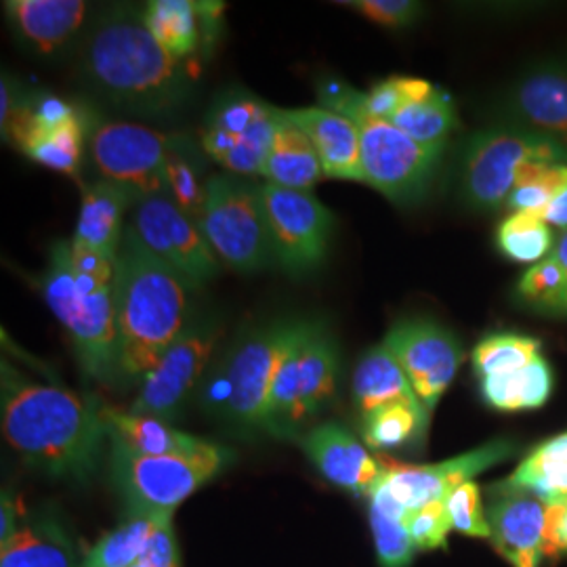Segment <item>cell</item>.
Returning <instances> with one entry per match:
<instances>
[{
  "instance_id": "47",
  "label": "cell",
  "mask_w": 567,
  "mask_h": 567,
  "mask_svg": "<svg viewBox=\"0 0 567 567\" xmlns=\"http://www.w3.org/2000/svg\"><path fill=\"white\" fill-rule=\"evenodd\" d=\"M20 511L18 501L11 494H2V508H0V545L9 543L20 529Z\"/></svg>"
},
{
  "instance_id": "10",
  "label": "cell",
  "mask_w": 567,
  "mask_h": 567,
  "mask_svg": "<svg viewBox=\"0 0 567 567\" xmlns=\"http://www.w3.org/2000/svg\"><path fill=\"white\" fill-rule=\"evenodd\" d=\"M173 135L137 122H89L86 147L100 182L121 187L137 204L166 194V154Z\"/></svg>"
},
{
  "instance_id": "20",
  "label": "cell",
  "mask_w": 567,
  "mask_h": 567,
  "mask_svg": "<svg viewBox=\"0 0 567 567\" xmlns=\"http://www.w3.org/2000/svg\"><path fill=\"white\" fill-rule=\"evenodd\" d=\"M301 447L330 484L343 487L353 496H370L383 475V465L341 423H322L309 429L301 437Z\"/></svg>"
},
{
  "instance_id": "11",
  "label": "cell",
  "mask_w": 567,
  "mask_h": 567,
  "mask_svg": "<svg viewBox=\"0 0 567 567\" xmlns=\"http://www.w3.org/2000/svg\"><path fill=\"white\" fill-rule=\"evenodd\" d=\"M221 339V324L204 313L192 316L182 334L142 379L140 393L128 412L173 421L203 381L210 358Z\"/></svg>"
},
{
  "instance_id": "4",
  "label": "cell",
  "mask_w": 567,
  "mask_h": 567,
  "mask_svg": "<svg viewBox=\"0 0 567 567\" xmlns=\"http://www.w3.org/2000/svg\"><path fill=\"white\" fill-rule=\"evenodd\" d=\"M116 264L60 240L42 274L44 303L70 334L82 370L102 383L116 381Z\"/></svg>"
},
{
  "instance_id": "33",
  "label": "cell",
  "mask_w": 567,
  "mask_h": 567,
  "mask_svg": "<svg viewBox=\"0 0 567 567\" xmlns=\"http://www.w3.org/2000/svg\"><path fill=\"white\" fill-rule=\"evenodd\" d=\"M208 177L204 175L203 158L194 143L173 135L166 154V194L196 224L203 217Z\"/></svg>"
},
{
  "instance_id": "24",
  "label": "cell",
  "mask_w": 567,
  "mask_h": 567,
  "mask_svg": "<svg viewBox=\"0 0 567 567\" xmlns=\"http://www.w3.org/2000/svg\"><path fill=\"white\" fill-rule=\"evenodd\" d=\"M221 13V2L152 0L143 9V20L168 53L183 61H194L219 28Z\"/></svg>"
},
{
  "instance_id": "8",
  "label": "cell",
  "mask_w": 567,
  "mask_h": 567,
  "mask_svg": "<svg viewBox=\"0 0 567 567\" xmlns=\"http://www.w3.org/2000/svg\"><path fill=\"white\" fill-rule=\"evenodd\" d=\"M198 225L219 264L229 269L255 274L274 264L264 183L231 173L210 175Z\"/></svg>"
},
{
  "instance_id": "40",
  "label": "cell",
  "mask_w": 567,
  "mask_h": 567,
  "mask_svg": "<svg viewBox=\"0 0 567 567\" xmlns=\"http://www.w3.org/2000/svg\"><path fill=\"white\" fill-rule=\"evenodd\" d=\"M515 292L519 303L526 305L527 309L547 316H559L566 295L561 267L548 255L545 261L527 269Z\"/></svg>"
},
{
  "instance_id": "46",
  "label": "cell",
  "mask_w": 567,
  "mask_h": 567,
  "mask_svg": "<svg viewBox=\"0 0 567 567\" xmlns=\"http://www.w3.org/2000/svg\"><path fill=\"white\" fill-rule=\"evenodd\" d=\"M567 553V505H548V559Z\"/></svg>"
},
{
  "instance_id": "13",
  "label": "cell",
  "mask_w": 567,
  "mask_h": 567,
  "mask_svg": "<svg viewBox=\"0 0 567 567\" xmlns=\"http://www.w3.org/2000/svg\"><path fill=\"white\" fill-rule=\"evenodd\" d=\"M265 213L274 264L301 278L324 264L334 234V215L311 192L264 183Z\"/></svg>"
},
{
  "instance_id": "7",
  "label": "cell",
  "mask_w": 567,
  "mask_h": 567,
  "mask_svg": "<svg viewBox=\"0 0 567 567\" xmlns=\"http://www.w3.org/2000/svg\"><path fill=\"white\" fill-rule=\"evenodd\" d=\"M527 164L567 166V147L508 124L475 133L458 168L463 203L482 213L505 208Z\"/></svg>"
},
{
  "instance_id": "30",
  "label": "cell",
  "mask_w": 567,
  "mask_h": 567,
  "mask_svg": "<svg viewBox=\"0 0 567 567\" xmlns=\"http://www.w3.org/2000/svg\"><path fill=\"white\" fill-rule=\"evenodd\" d=\"M501 484L529 492L545 505H567V433L536 447Z\"/></svg>"
},
{
  "instance_id": "9",
  "label": "cell",
  "mask_w": 567,
  "mask_h": 567,
  "mask_svg": "<svg viewBox=\"0 0 567 567\" xmlns=\"http://www.w3.org/2000/svg\"><path fill=\"white\" fill-rule=\"evenodd\" d=\"M112 475L131 511L171 515L194 492L213 482L231 461L227 447L208 442L203 450L177 456H143L110 440Z\"/></svg>"
},
{
  "instance_id": "19",
  "label": "cell",
  "mask_w": 567,
  "mask_h": 567,
  "mask_svg": "<svg viewBox=\"0 0 567 567\" xmlns=\"http://www.w3.org/2000/svg\"><path fill=\"white\" fill-rule=\"evenodd\" d=\"M505 124L567 147V60L538 63L508 89Z\"/></svg>"
},
{
  "instance_id": "14",
  "label": "cell",
  "mask_w": 567,
  "mask_h": 567,
  "mask_svg": "<svg viewBox=\"0 0 567 567\" xmlns=\"http://www.w3.org/2000/svg\"><path fill=\"white\" fill-rule=\"evenodd\" d=\"M86 135L89 122L81 110L51 93L23 97L2 131V140L20 147L32 163L65 175L79 173Z\"/></svg>"
},
{
  "instance_id": "43",
  "label": "cell",
  "mask_w": 567,
  "mask_h": 567,
  "mask_svg": "<svg viewBox=\"0 0 567 567\" xmlns=\"http://www.w3.org/2000/svg\"><path fill=\"white\" fill-rule=\"evenodd\" d=\"M344 4L353 7L365 20L393 30L408 28L423 16V4L414 0H353Z\"/></svg>"
},
{
  "instance_id": "16",
  "label": "cell",
  "mask_w": 567,
  "mask_h": 567,
  "mask_svg": "<svg viewBox=\"0 0 567 567\" xmlns=\"http://www.w3.org/2000/svg\"><path fill=\"white\" fill-rule=\"evenodd\" d=\"M383 343L426 410L433 412L465 360L458 337L431 318H408L393 324Z\"/></svg>"
},
{
  "instance_id": "39",
  "label": "cell",
  "mask_w": 567,
  "mask_h": 567,
  "mask_svg": "<svg viewBox=\"0 0 567 567\" xmlns=\"http://www.w3.org/2000/svg\"><path fill=\"white\" fill-rule=\"evenodd\" d=\"M567 185V166L564 164H527L515 192L507 200V210L543 215L548 204Z\"/></svg>"
},
{
  "instance_id": "6",
  "label": "cell",
  "mask_w": 567,
  "mask_h": 567,
  "mask_svg": "<svg viewBox=\"0 0 567 567\" xmlns=\"http://www.w3.org/2000/svg\"><path fill=\"white\" fill-rule=\"evenodd\" d=\"M322 107L334 110L355 122L360 131L364 183L395 204L423 200L435 182L444 150L414 142L393 122L368 116L358 105V89L341 81L322 82Z\"/></svg>"
},
{
  "instance_id": "37",
  "label": "cell",
  "mask_w": 567,
  "mask_h": 567,
  "mask_svg": "<svg viewBox=\"0 0 567 567\" xmlns=\"http://www.w3.org/2000/svg\"><path fill=\"white\" fill-rule=\"evenodd\" d=\"M496 243L501 252L517 264H540L553 252L555 229L532 213H513L498 227Z\"/></svg>"
},
{
  "instance_id": "32",
  "label": "cell",
  "mask_w": 567,
  "mask_h": 567,
  "mask_svg": "<svg viewBox=\"0 0 567 567\" xmlns=\"http://www.w3.org/2000/svg\"><path fill=\"white\" fill-rule=\"evenodd\" d=\"M164 517L171 515H154L145 511L126 508V517L118 526L102 536L95 547L91 548L79 567H133L143 548L150 543L156 526Z\"/></svg>"
},
{
  "instance_id": "38",
  "label": "cell",
  "mask_w": 567,
  "mask_h": 567,
  "mask_svg": "<svg viewBox=\"0 0 567 567\" xmlns=\"http://www.w3.org/2000/svg\"><path fill=\"white\" fill-rule=\"evenodd\" d=\"M543 343L524 334H489L473 349V368L482 379L503 377L536 362Z\"/></svg>"
},
{
  "instance_id": "22",
  "label": "cell",
  "mask_w": 567,
  "mask_h": 567,
  "mask_svg": "<svg viewBox=\"0 0 567 567\" xmlns=\"http://www.w3.org/2000/svg\"><path fill=\"white\" fill-rule=\"evenodd\" d=\"M13 32L42 58L60 55L91 16L84 0H9L2 4Z\"/></svg>"
},
{
  "instance_id": "12",
  "label": "cell",
  "mask_w": 567,
  "mask_h": 567,
  "mask_svg": "<svg viewBox=\"0 0 567 567\" xmlns=\"http://www.w3.org/2000/svg\"><path fill=\"white\" fill-rule=\"evenodd\" d=\"M276 128L278 107L250 93H225L206 114L200 143L225 173L255 177L261 175Z\"/></svg>"
},
{
  "instance_id": "21",
  "label": "cell",
  "mask_w": 567,
  "mask_h": 567,
  "mask_svg": "<svg viewBox=\"0 0 567 567\" xmlns=\"http://www.w3.org/2000/svg\"><path fill=\"white\" fill-rule=\"evenodd\" d=\"M339 370L341 351L332 330L322 320L307 318L297 343V433L334 400Z\"/></svg>"
},
{
  "instance_id": "23",
  "label": "cell",
  "mask_w": 567,
  "mask_h": 567,
  "mask_svg": "<svg viewBox=\"0 0 567 567\" xmlns=\"http://www.w3.org/2000/svg\"><path fill=\"white\" fill-rule=\"evenodd\" d=\"M284 114L309 137L322 163L326 177L364 183L360 131L355 122L322 105L288 107L284 110Z\"/></svg>"
},
{
  "instance_id": "26",
  "label": "cell",
  "mask_w": 567,
  "mask_h": 567,
  "mask_svg": "<svg viewBox=\"0 0 567 567\" xmlns=\"http://www.w3.org/2000/svg\"><path fill=\"white\" fill-rule=\"evenodd\" d=\"M351 391L360 416L393 404L426 410L414 386L410 385L402 365L393 358L385 343L374 344L360 358L353 372Z\"/></svg>"
},
{
  "instance_id": "34",
  "label": "cell",
  "mask_w": 567,
  "mask_h": 567,
  "mask_svg": "<svg viewBox=\"0 0 567 567\" xmlns=\"http://www.w3.org/2000/svg\"><path fill=\"white\" fill-rule=\"evenodd\" d=\"M389 122L402 128L414 142L442 150H446L450 137L461 128L456 105L446 91L440 89L425 102L405 103Z\"/></svg>"
},
{
  "instance_id": "41",
  "label": "cell",
  "mask_w": 567,
  "mask_h": 567,
  "mask_svg": "<svg viewBox=\"0 0 567 567\" xmlns=\"http://www.w3.org/2000/svg\"><path fill=\"white\" fill-rule=\"evenodd\" d=\"M404 524L410 534V540L419 550L446 548L447 534L454 529L447 513L446 501L408 511Z\"/></svg>"
},
{
  "instance_id": "49",
  "label": "cell",
  "mask_w": 567,
  "mask_h": 567,
  "mask_svg": "<svg viewBox=\"0 0 567 567\" xmlns=\"http://www.w3.org/2000/svg\"><path fill=\"white\" fill-rule=\"evenodd\" d=\"M553 229H561V234L567 231V185L548 204L547 210L540 215Z\"/></svg>"
},
{
  "instance_id": "31",
  "label": "cell",
  "mask_w": 567,
  "mask_h": 567,
  "mask_svg": "<svg viewBox=\"0 0 567 567\" xmlns=\"http://www.w3.org/2000/svg\"><path fill=\"white\" fill-rule=\"evenodd\" d=\"M487 405L503 412L536 410L545 405L553 393V370L545 358L503 377L480 381Z\"/></svg>"
},
{
  "instance_id": "27",
  "label": "cell",
  "mask_w": 567,
  "mask_h": 567,
  "mask_svg": "<svg viewBox=\"0 0 567 567\" xmlns=\"http://www.w3.org/2000/svg\"><path fill=\"white\" fill-rule=\"evenodd\" d=\"M259 177L265 183L299 192H311L326 177L309 137L286 118L282 107H278V128Z\"/></svg>"
},
{
  "instance_id": "35",
  "label": "cell",
  "mask_w": 567,
  "mask_h": 567,
  "mask_svg": "<svg viewBox=\"0 0 567 567\" xmlns=\"http://www.w3.org/2000/svg\"><path fill=\"white\" fill-rule=\"evenodd\" d=\"M370 529L381 567H408L414 559V543L405 529V511L381 487L370 492Z\"/></svg>"
},
{
  "instance_id": "44",
  "label": "cell",
  "mask_w": 567,
  "mask_h": 567,
  "mask_svg": "<svg viewBox=\"0 0 567 567\" xmlns=\"http://www.w3.org/2000/svg\"><path fill=\"white\" fill-rule=\"evenodd\" d=\"M358 105L372 118L391 121L405 105L402 76H391L368 91H358Z\"/></svg>"
},
{
  "instance_id": "48",
  "label": "cell",
  "mask_w": 567,
  "mask_h": 567,
  "mask_svg": "<svg viewBox=\"0 0 567 567\" xmlns=\"http://www.w3.org/2000/svg\"><path fill=\"white\" fill-rule=\"evenodd\" d=\"M0 97H2V103H0V128L4 131L7 128V124L11 121V116L16 114V110H18V105H20L21 100H23V91H21L20 86L16 84V81L11 79V76H2V89H0Z\"/></svg>"
},
{
  "instance_id": "50",
  "label": "cell",
  "mask_w": 567,
  "mask_h": 567,
  "mask_svg": "<svg viewBox=\"0 0 567 567\" xmlns=\"http://www.w3.org/2000/svg\"><path fill=\"white\" fill-rule=\"evenodd\" d=\"M550 257L557 261V265L561 267V274H564L566 295H564V305H561V313H559V316H566L567 318V231H564V234L557 238V244H555Z\"/></svg>"
},
{
  "instance_id": "2",
  "label": "cell",
  "mask_w": 567,
  "mask_h": 567,
  "mask_svg": "<svg viewBox=\"0 0 567 567\" xmlns=\"http://www.w3.org/2000/svg\"><path fill=\"white\" fill-rule=\"evenodd\" d=\"M86 81L116 110L163 118L194 93V63L168 53L147 30L142 11L110 9L95 21L82 53Z\"/></svg>"
},
{
  "instance_id": "28",
  "label": "cell",
  "mask_w": 567,
  "mask_h": 567,
  "mask_svg": "<svg viewBox=\"0 0 567 567\" xmlns=\"http://www.w3.org/2000/svg\"><path fill=\"white\" fill-rule=\"evenodd\" d=\"M102 419L112 442L143 456L192 454L208 444L206 440L173 429L161 419L133 414L112 405H103Z\"/></svg>"
},
{
  "instance_id": "18",
  "label": "cell",
  "mask_w": 567,
  "mask_h": 567,
  "mask_svg": "<svg viewBox=\"0 0 567 567\" xmlns=\"http://www.w3.org/2000/svg\"><path fill=\"white\" fill-rule=\"evenodd\" d=\"M489 540L513 567H538L548 559V505L524 489L489 487Z\"/></svg>"
},
{
  "instance_id": "36",
  "label": "cell",
  "mask_w": 567,
  "mask_h": 567,
  "mask_svg": "<svg viewBox=\"0 0 567 567\" xmlns=\"http://www.w3.org/2000/svg\"><path fill=\"white\" fill-rule=\"evenodd\" d=\"M431 412L412 405L393 404L362 416L365 446L374 450H400L425 437Z\"/></svg>"
},
{
  "instance_id": "45",
  "label": "cell",
  "mask_w": 567,
  "mask_h": 567,
  "mask_svg": "<svg viewBox=\"0 0 567 567\" xmlns=\"http://www.w3.org/2000/svg\"><path fill=\"white\" fill-rule=\"evenodd\" d=\"M140 567H179V550L173 532V517H164L137 561Z\"/></svg>"
},
{
  "instance_id": "3",
  "label": "cell",
  "mask_w": 567,
  "mask_h": 567,
  "mask_svg": "<svg viewBox=\"0 0 567 567\" xmlns=\"http://www.w3.org/2000/svg\"><path fill=\"white\" fill-rule=\"evenodd\" d=\"M116 381L143 379L192 320L194 286L126 225L116 257Z\"/></svg>"
},
{
  "instance_id": "15",
  "label": "cell",
  "mask_w": 567,
  "mask_h": 567,
  "mask_svg": "<svg viewBox=\"0 0 567 567\" xmlns=\"http://www.w3.org/2000/svg\"><path fill=\"white\" fill-rule=\"evenodd\" d=\"M142 243L194 288L215 280L221 264L200 225L187 217L168 194H156L135 204L133 224Z\"/></svg>"
},
{
  "instance_id": "17",
  "label": "cell",
  "mask_w": 567,
  "mask_h": 567,
  "mask_svg": "<svg viewBox=\"0 0 567 567\" xmlns=\"http://www.w3.org/2000/svg\"><path fill=\"white\" fill-rule=\"evenodd\" d=\"M519 452L513 440H492L461 456L435 465H389L377 482L405 511L442 503L458 486L473 482L487 468L511 461Z\"/></svg>"
},
{
  "instance_id": "25",
  "label": "cell",
  "mask_w": 567,
  "mask_h": 567,
  "mask_svg": "<svg viewBox=\"0 0 567 567\" xmlns=\"http://www.w3.org/2000/svg\"><path fill=\"white\" fill-rule=\"evenodd\" d=\"M133 198L112 183H89L82 192L81 213L72 246L81 252H91L116 264L122 238L126 231L124 213Z\"/></svg>"
},
{
  "instance_id": "29",
  "label": "cell",
  "mask_w": 567,
  "mask_h": 567,
  "mask_svg": "<svg viewBox=\"0 0 567 567\" xmlns=\"http://www.w3.org/2000/svg\"><path fill=\"white\" fill-rule=\"evenodd\" d=\"M0 567H79L76 550L49 515L23 519L18 534L0 545Z\"/></svg>"
},
{
  "instance_id": "1",
  "label": "cell",
  "mask_w": 567,
  "mask_h": 567,
  "mask_svg": "<svg viewBox=\"0 0 567 567\" xmlns=\"http://www.w3.org/2000/svg\"><path fill=\"white\" fill-rule=\"evenodd\" d=\"M2 433L21 458L60 480H89L110 440L102 408L58 385L23 377L7 360L0 368Z\"/></svg>"
},
{
  "instance_id": "51",
  "label": "cell",
  "mask_w": 567,
  "mask_h": 567,
  "mask_svg": "<svg viewBox=\"0 0 567 567\" xmlns=\"http://www.w3.org/2000/svg\"><path fill=\"white\" fill-rule=\"evenodd\" d=\"M133 567H140V566H137V564H135V566H133Z\"/></svg>"
},
{
  "instance_id": "5",
  "label": "cell",
  "mask_w": 567,
  "mask_h": 567,
  "mask_svg": "<svg viewBox=\"0 0 567 567\" xmlns=\"http://www.w3.org/2000/svg\"><path fill=\"white\" fill-rule=\"evenodd\" d=\"M301 324L303 318H278L244 332L206 381V410L240 431L265 433L271 386Z\"/></svg>"
},
{
  "instance_id": "42",
  "label": "cell",
  "mask_w": 567,
  "mask_h": 567,
  "mask_svg": "<svg viewBox=\"0 0 567 567\" xmlns=\"http://www.w3.org/2000/svg\"><path fill=\"white\" fill-rule=\"evenodd\" d=\"M447 513L452 527L458 534L471 538H489V524L482 503V489L475 482H466L456 487L446 498Z\"/></svg>"
}]
</instances>
